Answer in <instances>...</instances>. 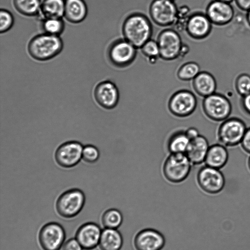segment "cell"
Segmentation results:
<instances>
[{
    "mask_svg": "<svg viewBox=\"0 0 250 250\" xmlns=\"http://www.w3.org/2000/svg\"><path fill=\"white\" fill-rule=\"evenodd\" d=\"M13 3L16 10L23 16L33 17L40 14L41 0H13Z\"/></svg>",
    "mask_w": 250,
    "mask_h": 250,
    "instance_id": "cell-26",
    "label": "cell"
},
{
    "mask_svg": "<svg viewBox=\"0 0 250 250\" xmlns=\"http://www.w3.org/2000/svg\"><path fill=\"white\" fill-rule=\"evenodd\" d=\"M202 107L203 113L209 120L219 123L229 117L232 112L230 100L216 92L204 98Z\"/></svg>",
    "mask_w": 250,
    "mask_h": 250,
    "instance_id": "cell-5",
    "label": "cell"
},
{
    "mask_svg": "<svg viewBox=\"0 0 250 250\" xmlns=\"http://www.w3.org/2000/svg\"><path fill=\"white\" fill-rule=\"evenodd\" d=\"M192 165L185 153H170L163 165L164 176L169 182L181 183L188 176Z\"/></svg>",
    "mask_w": 250,
    "mask_h": 250,
    "instance_id": "cell-4",
    "label": "cell"
},
{
    "mask_svg": "<svg viewBox=\"0 0 250 250\" xmlns=\"http://www.w3.org/2000/svg\"><path fill=\"white\" fill-rule=\"evenodd\" d=\"M240 106L243 114L250 118V93L241 97Z\"/></svg>",
    "mask_w": 250,
    "mask_h": 250,
    "instance_id": "cell-35",
    "label": "cell"
},
{
    "mask_svg": "<svg viewBox=\"0 0 250 250\" xmlns=\"http://www.w3.org/2000/svg\"><path fill=\"white\" fill-rule=\"evenodd\" d=\"M246 20L249 25L250 26V10L247 12Z\"/></svg>",
    "mask_w": 250,
    "mask_h": 250,
    "instance_id": "cell-40",
    "label": "cell"
},
{
    "mask_svg": "<svg viewBox=\"0 0 250 250\" xmlns=\"http://www.w3.org/2000/svg\"><path fill=\"white\" fill-rule=\"evenodd\" d=\"M192 13L187 5H182L178 7L175 21L173 25L174 30L177 32L185 30L187 21Z\"/></svg>",
    "mask_w": 250,
    "mask_h": 250,
    "instance_id": "cell-31",
    "label": "cell"
},
{
    "mask_svg": "<svg viewBox=\"0 0 250 250\" xmlns=\"http://www.w3.org/2000/svg\"><path fill=\"white\" fill-rule=\"evenodd\" d=\"M196 180L200 188L209 194H216L224 189L226 180L220 169L204 166L198 170Z\"/></svg>",
    "mask_w": 250,
    "mask_h": 250,
    "instance_id": "cell-10",
    "label": "cell"
},
{
    "mask_svg": "<svg viewBox=\"0 0 250 250\" xmlns=\"http://www.w3.org/2000/svg\"><path fill=\"white\" fill-rule=\"evenodd\" d=\"M235 88L241 97L249 94L250 93V75L242 73L237 76L235 81Z\"/></svg>",
    "mask_w": 250,
    "mask_h": 250,
    "instance_id": "cell-32",
    "label": "cell"
},
{
    "mask_svg": "<svg viewBox=\"0 0 250 250\" xmlns=\"http://www.w3.org/2000/svg\"><path fill=\"white\" fill-rule=\"evenodd\" d=\"M209 146L207 139L200 134L190 141L185 154L192 165H201L205 162Z\"/></svg>",
    "mask_w": 250,
    "mask_h": 250,
    "instance_id": "cell-19",
    "label": "cell"
},
{
    "mask_svg": "<svg viewBox=\"0 0 250 250\" xmlns=\"http://www.w3.org/2000/svg\"><path fill=\"white\" fill-rule=\"evenodd\" d=\"M102 230L95 223L88 222L81 226L76 233L75 238L83 249L90 250L99 245Z\"/></svg>",
    "mask_w": 250,
    "mask_h": 250,
    "instance_id": "cell-18",
    "label": "cell"
},
{
    "mask_svg": "<svg viewBox=\"0 0 250 250\" xmlns=\"http://www.w3.org/2000/svg\"><path fill=\"white\" fill-rule=\"evenodd\" d=\"M247 167L248 171L250 173V155H249L247 161Z\"/></svg>",
    "mask_w": 250,
    "mask_h": 250,
    "instance_id": "cell-41",
    "label": "cell"
},
{
    "mask_svg": "<svg viewBox=\"0 0 250 250\" xmlns=\"http://www.w3.org/2000/svg\"><path fill=\"white\" fill-rule=\"evenodd\" d=\"M218 0L222 1L228 2V3H230L232 1H234V0Z\"/></svg>",
    "mask_w": 250,
    "mask_h": 250,
    "instance_id": "cell-42",
    "label": "cell"
},
{
    "mask_svg": "<svg viewBox=\"0 0 250 250\" xmlns=\"http://www.w3.org/2000/svg\"><path fill=\"white\" fill-rule=\"evenodd\" d=\"M165 244L166 240L163 234L151 228L140 230L136 233L133 240L135 250H162Z\"/></svg>",
    "mask_w": 250,
    "mask_h": 250,
    "instance_id": "cell-13",
    "label": "cell"
},
{
    "mask_svg": "<svg viewBox=\"0 0 250 250\" xmlns=\"http://www.w3.org/2000/svg\"><path fill=\"white\" fill-rule=\"evenodd\" d=\"M205 14L212 24L222 26L232 21L234 10L230 3L212 0L206 7Z\"/></svg>",
    "mask_w": 250,
    "mask_h": 250,
    "instance_id": "cell-15",
    "label": "cell"
},
{
    "mask_svg": "<svg viewBox=\"0 0 250 250\" xmlns=\"http://www.w3.org/2000/svg\"><path fill=\"white\" fill-rule=\"evenodd\" d=\"M63 47V42L59 36L43 33L35 36L30 40L27 51L34 59L46 61L59 55Z\"/></svg>",
    "mask_w": 250,
    "mask_h": 250,
    "instance_id": "cell-2",
    "label": "cell"
},
{
    "mask_svg": "<svg viewBox=\"0 0 250 250\" xmlns=\"http://www.w3.org/2000/svg\"><path fill=\"white\" fill-rule=\"evenodd\" d=\"M83 192L78 188L69 189L58 198L56 208L58 213L64 218L76 216L82 209L85 203Z\"/></svg>",
    "mask_w": 250,
    "mask_h": 250,
    "instance_id": "cell-6",
    "label": "cell"
},
{
    "mask_svg": "<svg viewBox=\"0 0 250 250\" xmlns=\"http://www.w3.org/2000/svg\"><path fill=\"white\" fill-rule=\"evenodd\" d=\"M200 72V67L198 63L195 62H188L179 67L177 76L183 81H192Z\"/></svg>",
    "mask_w": 250,
    "mask_h": 250,
    "instance_id": "cell-28",
    "label": "cell"
},
{
    "mask_svg": "<svg viewBox=\"0 0 250 250\" xmlns=\"http://www.w3.org/2000/svg\"><path fill=\"white\" fill-rule=\"evenodd\" d=\"M123 237L117 229L102 230L99 246L101 250H121L123 245Z\"/></svg>",
    "mask_w": 250,
    "mask_h": 250,
    "instance_id": "cell-23",
    "label": "cell"
},
{
    "mask_svg": "<svg viewBox=\"0 0 250 250\" xmlns=\"http://www.w3.org/2000/svg\"><path fill=\"white\" fill-rule=\"evenodd\" d=\"M229 157L227 147L218 143L209 146L204 163L208 167L221 169L227 164Z\"/></svg>",
    "mask_w": 250,
    "mask_h": 250,
    "instance_id": "cell-21",
    "label": "cell"
},
{
    "mask_svg": "<svg viewBox=\"0 0 250 250\" xmlns=\"http://www.w3.org/2000/svg\"><path fill=\"white\" fill-rule=\"evenodd\" d=\"M186 131L179 130L174 132L168 138L167 148L170 153H186L190 142Z\"/></svg>",
    "mask_w": 250,
    "mask_h": 250,
    "instance_id": "cell-24",
    "label": "cell"
},
{
    "mask_svg": "<svg viewBox=\"0 0 250 250\" xmlns=\"http://www.w3.org/2000/svg\"><path fill=\"white\" fill-rule=\"evenodd\" d=\"M41 25L44 33L58 36L63 32L65 27L62 18L43 19Z\"/></svg>",
    "mask_w": 250,
    "mask_h": 250,
    "instance_id": "cell-29",
    "label": "cell"
},
{
    "mask_svg": "<svg viewBox=\"0 0 250 250\" xmlns=\"http://www.w3.org/2000/svg\"><path fill=\"white\" fill-rule=\"evenodd\" d=\"M248 127L237 117H229L220 123L216 130L217 142L226 147L240 145Z\"/></svg>",
    "mask_w": 250,
    "mask_h": 250,
    "instance_id": "cell-3",
    "label": "cell"
},
{
    "mask_svg": "<svg viewBox=\"0 0 250 250\" xmlns=\"http://www.w3.org/2000/svg\"><path fill=\"white\" fill-rule=\"evenodd\" d=\"M234 1L240 10L247 12L250 10V0H234Z\"/></svg>",
    "mask_w": 250,
    "mask_h": 250,
    "instance_id": "cell-38",
    "label": "cell"
},
{
    "mask_svg": "<svg viewBox=\"0 0 250 250\" xmlns=\"http://www.w3.org/2000/svg\"><path fill=\"white\" fill-rule=\"evenodd\" d=\"M65 0H43L40 14L42 19L62 18L64 16Z\"/></svg>",
    "mask_w": 250,
    "mask_h": 250,
    "instance_id": "cell-25",
    "label": "cell"
},
{
    "mask_svg": "<svg viewBox=\"0 0 250 250\" xmlns=\"http://www.w3.org/2000/svg\"><path fill=\"white\" fill-rule=\"evenodd\" d=\"M173 0V1H175L176 0Z\"/></svg>",
    "mask_w": 250,
    "mask_h": 250,
    "instance_id": "cell-43",
    "label": "cell"
},
{
    "mask_svg": "<svg viewBox=\"0 0 250 250\" xmlns=\"http://www.w3.org/2000/svg\"><path fill=\"white\" fill-rule=\"evenodd\" d=\"M197 105L195 94L187 89H182L174 93L168 102V109L174 116L185 118L191 115Z\"/></svg>",
    "mask_w": 250,
    "mask_h": 250,
    "instance_id": "cell-8",
    "label": "cell"
},
{
    "mask_svg": "<svg viewBox=\"0 0 250 250\" xmlns=\"http://www.w3.org/2000/svg\"><path fill=\"white\" fill-rule=\"evenodd\" d=\"M100 156L98 149L91 145L83 147L82 152L83 160L88 163H94L98 161Z\"/></svg>",
    "mask_w": 250,
    "mask_h": 250,
    "instance_id": "cell-34",
    "label": "cell"
},
{
    "mask_svg": "<svg viewBox=\"0 0 250 250\" xmlns=\"http://www.w3.org/2000/svg\"><path fill=\"white\" fill-rule=\"evenodd\" d=\"M83 146L77 141H71L60 145L55 153V160L62 167L70 168L76 166L82 159Z\"/></svg>",
    "mask_w": 250,
    "mask_h": 250,
    "instance_id": "cell-14",
    "label": "cell"
},
{
    "mask_svg": "<svg viewBox=\"0 0 250 250\" xmlns=\"http://www.w3.org/2000/svg\"><path fill=\"white\" fill-rule=\"evenodd\" d=\"M212 23L205 13L195 12L190 16L185 31L188 35L195 40H203L210 33Z\"/></svg>",
    "mask_w": 250,
    "mask_h": 250,
    "instance_id": "cell-17",
    "label": "cell"
},
{
    "mask_svg": "<svg viewBox=\"0 0 250 250\" xmlns=\"http://www.w3.org/2000/svg\"><path fill=\"white\" fill-rule=\"evenodd\" d=\"M65 238L64 229L56 222L46 224L41 229L39 233V242L43 250H59Z\"/></svg>",
    "mask_w": 250,
    "mask_h": 250,
    "instance_id": "cell-12",
    "label": "cell"
},
{
    "mask_svg": "<svg viewBox=\"0 0 250 250\" xmlns=\"http://www.w3.org/2000/svg\"><path fill=\"white\" fill-rule=\"evenodd\" d=\"M124 39L140 49L152 35L151 22L145 15L133 13L127 16L122 25Z\"/></svg>",
    "mask_w": 250,
    "mask_h": 250,
    "instance_id": "cell-1",
    "label": "cell"
},
{
    "mask_svg": "<svg viewBox=\"0 0 250 250\" xmlns=\"http://www.w3.org/2000/svg\"><path fill=\"white\" fill-rule=\"evenodd\" d=\"M178 9L175 1L153 0L149 6V13L155 24L161 26H168L173 25L175 21Z\"/></svg>",
    "mask_w": 250,
    "mask_h": 250,
    "instance_id": "cell-9",
    "label": "cell"
},
{
    "mask_svg": "<svg viewBox=\"0 0 250 250\" xmlns=\"http://www.w3.org/2000/svg\"><path fill=\"white\" fill-rule=\"evenodd\" d=\"M192 85L196 94L203 98L216 92L217 88L215 78L207 71H201L192 80Z\"/></svg>",
    "mask_w": 250,
    "mask_h": 250,
    "instance_id": "cell-20",
    "label": "cell"
},
{
    "mask_svg": "<svg viewBox=\"0 0 250 250\" xmlns=\"http://www.w3.org/2000/svg\"><path fill=\"white\" fill-rule=\"evenodd\" d=\"M101 220L104 228L118 229L122 224L123 216L119 209L112 208L103 213Z\"/></svg>",
    "mask_w": 250,
    "mask_h": 250,
    "instance_id": "cell-27",
    "label": "cell"
},
{
    "mask_svg": "<svg viewBox=\"0 0 250 250\" xmlns=\"http://www.w3.org/2000/svg\"><path fill=\"white\" fill-rule=\"evenodd\" d=\"M0 32L5 33L13 26L14 22V17L12 13L5 9H1L0 11Z\"/></svg>",
    "mask_w": 250,
    "mask_h": 250,
    "instance_id": "cell-33",
    "label": "cell"
},
{
    "mask_svg": "<svg viewBox=\"0 0 250 250\" xmlns=\"http://www.w3.org/2000/svg\"><path fill=\"white\" fill-rule=\"evenodd\" d=\"M142 53L151 63L155 62L160 58V51L157 41L150 39L140 48Z\"/></svg>",
    "mask_w": 250,
    "mask_h": 250,
    "instance_id": "cell-30",
    "label": "cell"
},
{
    "mask_svg": "<svg viewBox=\"0 0 250 250\" xmlns=\"http://www.w3.org/2000/svg\"><path fill=\"white\" fill-rule=\"evenodd\" d=\"M83 248L76 238L68 240L62 247V250H83Z\"/></svg>",
    "mask_w": 250,
    "mask_h": 250,
    "instance_id": "cell-37",
    "label": "cell"
},
{
    "mask_svg": "<svg viewBox=\"0 0 250 250\" xmlns=\"http://www.w3.org/2000/svg\"><path fill=\"white\" fill-rule=\"evenodd\" d=\"M96 102L106 109L114 108L118 104L120 93L116 85L112 81L106 80L99 83L94 91Z\"/></svg>",
    "mask_w": 250,
    "mask_h": 250,
    "instance_id": "cell-16",
    "label": "cell"
},
{
    "mask_svg": "<svg viewBox=\"0 0 250 250\" xmlns=\"http://www.w3.org/2000/svg\"><path fill=\"white\" fill-rule=\"evenodd\" d=\"M185 131L190 140L196 138L200 135L198 130L194 127H190Z\"/></svg>",
    "mask_w": 250,
    "mask_h": 250,
    "instance_id": "cell-39",
    "label": "cell"
},
{
    "mask_svg": "<svg viewBox=\"0 0 250 250\" xmlns=\"http://www.w3.org/2000/svg\"><path fill=\"white\" fill-rule=\"evenodd\" d=\"M87 12L84 0H65L64 17L68 21L80 23L85 19Z\"/></svg>",
    "mask_w": 250,
    "mask_h": 250,
    "instance_id": "cell-22",
    "label": "cell"
},
{
    "mask_svg": "<svg viewBox=\"0 0 250 250\" xmlns=\"http://www.w3.org/2000/svg\"><path fill=\"white\" fill-rule=\"evenodd\" d=\"M240 146L245 153L250 155V127L247 128Z\"/></svg>",
    "mask_w": 250,
    "mask_h": 250,
    "instance_id": "cell-36",
    "label": "cell"
},
{
    "mask_svg": "<svg viewBox=\"0 0 250 250\" xmlns=\"http://www.w3.org/2000/svg\"><path fill=\"white\" fill-rule=\"evenodd\" d=\"M137 48L123 39L118 40L110 45L107 55L110 62L116 67L123 68L128 66L135 59Z\"/></svg>",
    "mask_w": 250,
    "mask_h": 250,
    "instance_id": "cell-11",
    "label": "cell"
},
{
    "mask_svg": "<svg viewBox=\"0 0 250 250\" xmlns=\"http://www.w3.org/2000/svg\"><path fill=\"white\" fill-rule=\"evenodd\" d=\"M157 42L160 51V58L172 61L180 57L183 45L179 32L174 29H166L158 35Z\"/></svg>",
    "mask_w": 250,
    "mask_h": 250,
    "instance_id": "cell-7",
    "label": "cell"
}]
</instances>
